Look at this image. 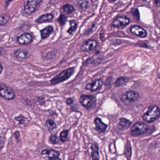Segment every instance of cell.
Listing matches in <instances>:
<instances>
[{
	"label": "cell",
	"instance_id": "3",
	"mask_svg": "<svg viewBox=\"0 0 160 160\" xmlns=\"http://www.w3.org/2000/svg\"><path fill=\"white\" fill-rule=\"evenodd\" d=\"M139 97V94L137 92L131 90L124 94L121 97V100L124 105H129L136 102Z\"/></svg>",
	"mask_w": 160,
	"mask_h": 160
},
{
	"label": "cell",
	"instance_id": "5",
	"mask_svg": "<svg viewBox=\"0 0 160 160\" xmlns=\"http://www.w3.org/2000/svg\"><path fill=\"white\" fill-rule=\"evenodd\" d=\"M148 130L147 124L143 122H137L133 126L131 130V134L133 136L141 135L146 133Z\"/></svg>",
	"mask_w": 160,
	"mask_h": 160
},
{
	"label": "cell",
	"instance_id": "31",
	"mask_svg": "<svg viewBox=\"0 0 160 160\" xmlns=\"http://www.w3.org/2000/svg\"><path fill=\"white\" fill-rule=\"evenodd\" d=\"M132 13L133 14V15L134 16V17L136 18L139 19V11L138 10L136 9H133L132 10Z\"/></svg>",
	"mask_w": 160,
	"mask_h": 160
},
{
	"label": "cell",
	"instance_id": "15",
	"mask_svg": "<svg viewBox=\"0 0 160 160\" xmlns=\"http://www.w3.org/2000/svg\"><path fill=\"white\" fill-rule=\"evenodd\" d=\"M41 154L42 155H46L49 159L51 158L59 157L60 155L59 152L52 149H45L42 150L41 152Z\"/></svg>",
	"mask_w": 160,
	"mask_h": 160
},
{
	"label": "cell",
	"instance_id": "37",
	"mask_svg": "<svg viewBox=\"0 0 160 160\" xmlns=\"http://www.w3.org/2000/svg\"><path fill=\"white\" fill-rule=\"evenodd\" d=\"M109 1H116V0H109Z\"/></svg>",
	"mask_w": 160,
	"mask_h": 160
},
{
	"label": "cell",
	"instance_id": "20",
	"mask_svg": "<svg viewBox=\"0 0 160 160\" xmlns=\"http://www.w3.org/2000/svg\"><path fill=\"white\" fill-rule=\"evenodd\" d=\"M53 18V16L51 14H47L46 15L41 16L38 17L36 21L38 23L46 22L52 20Z\"/></svg>",
	"mask_w": 160,
	"mask_h": 160
},
{
	"label": "cell",
	"instance_id": "33",
	"mask_svg": "<svg viewBox=\"0 0 160 160\" xmlns=\"http://www.w3.org/2000/svg\"><path fill=\"white\" fill-rule=\"evenodd\" d=\"M48 160H62L59 157H55L51 158L48 159Z\"/></svg>",
	"mask_w": 160,
	"mask_h": 160
},
{
	"label": "cell",
	"instance_id": "24",
	"mask_svg": "<svg viewBox=\"0 0 160 160\" xmlns=\"http://www.w3.org/2000/svg\"><path fill=\"white\" fill-rule=\"evenodd\" d=\"M125 155L128 160H130V158L132 155V148L130 143L129 141L128 142L126 146V149H125Z\"/></svg>",
	"mask_w": 160,
	"mask_h": 160
},
{
	"label": "cell",
	"instance_id": "9",
	"mask_svg": "<svg viewBox=\"0 0 160 160\" xmlns=\"http://www.w3.org/2000/svg\"><path fill=\"white\" fill-rule=\"evenodd\" d=\"M130 23L129 19L126 16H118L112 22V25L116 27H121L126 26Z\"/></svg>",
	"mask_w": 160,
	"mask_h": 160
},
{
	"label": "cell",
	"instance_id": "22",
	"mask_svg": "<svg viewBox=\"0 0 160 160\" xmlns=\"http://www.w3.org/2000/svg\"><path fill=\"white\" fill-rule=\"evenodd\" d=\"M46 126L49 132H51L56 127L55 122L53 120H47L46 122Z\"/></svg>",
	"mask_w": 160,
	"mask_h": 160
},
{
	"label": "cell",
	"instance_id": "7",
	"mask_svg": "<svg viewBox=\"0 0 160 160\" xmlns=\"http://www.w3.org/2000/svg\"><path fill=\"white\" fill-rule=\"evenodd\" d=\"M80 102L83 107L87 110H90L95 103V98L91 96L83 95L80 97Z\"/></svg>",
	"mask_w": 160,
	"mask_h": 160
},
{
	"label": "cell",
	"instance_id": "4",
	"mask_svg": "<svg viewBox=\"0 0 160 160\" xmlns=\"http://www.w3.org/2000/svg\"><path fill=\"white\" fill-rule=\"evenodd\" d=\"M0 96L6 100H11L16 97V94L12 88L0 82Z\"/></svg>",
	"mask_w": 160,
	"mask_h": 160
},
{
	"label": "cell",
	"instance_id": "16",
	"mask_svg": "<svg viewBox=\"0 0 160 160\" xmlns=\"http://www.w3.org/2000/svg\"><path fill=\"white\" fill-rule=\"evenodd\" d=\"M131 124L132 122L129 120H127L125 118H121L120 119V122L118 123V127L119 129L124 130L128 129L131 126Z\"/></svg>",
	"mask_w": 160,
	"mask_h": 160
},
{
	"label": "cell",
	"instance_id": "6",
	"mask_svg": "<svg viewBox=\"0 0 160 160\" xmlns=\"http://www.w3.org/2000/svg\"><path fill=\"white\" fill-rule=\"evenodd\" d=\"M41 1L42 0H27L24 5L25 12L29 15L33 13Z\"/></svg>",
	"mask_w": 160,
	"mask_h": 160
},
{
	"label": "cell",
	"instance_id": "27",
	"mask_svg": "<svg viewBox=\"0 0 160 160\" xmlns=\"http://www.w3.org/2000/svg\"><path fill=\"white\" fill-rule=\"evenodd\" d=\"M68 133V131L67 130H63V131L60 133L59 137H60V140H62V142H65L67 140Z\"/></svg>",
	"mask_w": 160,
	"mask_h": 160
},
{
	"label": "cell",
	"instance_id": "30",
	"mask_svg": "<svg viewBox=\"0 0 160 160\" xmlns=\"http://www.w3.org/2000/svg\"><path fill=\"white\" fill-rule=\"evenodd\" d=\"M67 20V17L65 16H64L63 15H61L60 16H59V18L58 21H59V23L60 25H64L65 24Z\"/></svg>",
	"mask_w": 160,
	"mask_h": 160
},
{
	"label": "cell",
	"instance_id": "14",
	"mask_svg": "<svg viewBox=\"0 0 160 160\" xmlns=\"http://www.w3.org/2000/svg\"><path fill=\"white\" fill-rule=\"evenodd\" d=\"M94 123L96 125V130L99 133H103L105 132L107 129V124L103 122L102 120L99 118H96L94 120Z\"/></svg>",
	"mask_w": 160,
	"mask_h": 160
},
{
	"label": "cell",
	"instance_id": "26",
	"mask_svg": "<svg viewBox=\"0 0 160 160\" xmlns=\"http://www.w3.org/2000/svg\"><path fill=\"white\" fill-rule=\"evenodd\" d=\"M126 81V78L124 77H121L117 79L115 81V86L116 87L121 86L123 85Z\"/></svg>",
	"mask_w": 160,
	"mask_h": 160
},
{
	"label": "cell",
	"instance_id": "38",
	"mask_svg": "<svg viewBox=\"0 0 160 160\" xmlns=\"http://www.w3.org/2000/svg\"><path fill=\"white\" fill-rule=\"evenodd\" d=\"M1 51H2V49L1 48H0V53H1Z\"/></svg>",
	"mask_w": 160,
	"mask_h": 160
},
{
	"label": "cell",
	"instance_id": "32",
	"mask_svg": "<svg viewBox=\"0 0 160 160\" xmlns=\"http://www.w3.org/2000/svg\"><path fill=\"white\" fill-rule=\"evenodd\" d=\"M73 100L72 98H68L67 100V103L68 105H71L73 103Z\"/></svg>",
	"mask_w": 160,
	"mask_h": 160
},
{
	"label": "cell",
	"instance_id": "35",
	"mask_svg": "<svg viewBox=\"0 0 160 160\" xmlns=\"http://www.w3.org/2000/svg\"><path fill=\"white\" fill-rule=\"evenodd\" d=\"M155 3L157 4V5L158 6H160V0H155Z\"/></svg>",
	"mask_w": 160,
	"mask_h": 160
},
{
	"label": "cell",
	"instance_id": "28",
	"mask_svg": "<svg viewBox=\"0 0 160 160\" xmlns=\"http://www.w3.org/2000/svg\"><path fill=\"white\" fill-rule=\"evenodd\" d=\"M63 10L66 12L68 13H71L74 10V8L73 6L70 4H66L63 6Z\"/></svg>",
	"mask_w": 160,
	"mask_h": 160
},
{
	"label": "cell",
	"instance_id": "36",
	"mask_svg": "<svg viewBox=\"0 0 160 160\" xmlns=\"http://www.w3.org/2000/svg\"><path fill=\"white\" fill-rule=\"evenodd\" d=\"M3 66L1 65V63H0V74H1V72L3 71Z\"/></svg>",
	"mask_w": 160,
	"mask_h": 160
},
{
	"label": "cell",
	"instance_id": "29",
	"mask_svg": "<svg viewBox=\"0 0 160 160\" xmlns=\"http://www.w3.org/2000/svg\"><path fill=\"white\" fill-rule=\"evenodd\" d=\"M50 140L51 142L53 143V144H57L59 142V138L57 135H54L51 136L50 137Z\"/></svg>",
	"mask_w": 160,
	"mask_h": 160
},
{
	"label": "cell",
	"instance_id": "21",
	"mask_svg": "<svg viewBox=\"0 0 160 160\" xmlns=\"http://www.w3.org/2000/svg\"><path fill=\"white\" fill-rule=\"evenodd\" d=\"M15 119L17 121L19 122V124L23 126H27L29 123V121L28 120V118L23 115H19L18 116L15 117Z\"/></svg>",
	"mask_w": 160,
	"mask_h": 160
},
{
	"label": "cell",
	"instance_id": "34",
	"mask_svg": "<svg viewBox=\"0 0 160 160\" xmlns=\"http://www.w3.org/2000/svg\"><path fill=\"white\" fill-rule=\"evenodd\" d=\"M12 1V0H6V1H5V5H6L5 6H6V7H7L9 3H10V1Z\"/></svg>",
	"mask_w": 160,
	"mask_h": 160
},
{
	"label": "cell",
	"instance_id": "13",
	"mask_svg": "<svg viewBox=\"0 0 160 160\" xmlns=\"http://www.w3.org/2000/svg\"><path fill=\"white\" fill-rule=\"evenodd\" d=\"M33 38L29 34H24L17 38V41L21 44H29L32 42Z\"/></svg>",
	"mask_w": 160,
	"mask_h": 160
},
{
	"label": "cell",
	"instance_id": "17",
	"mask_svg": "<svg viewBox=\"0 0 160 160\" xmlns=\"http://www.w3.org/2000/svg\"><path fill=\"white\" fill-rule=\"evenodd\" d=\"M91 156L92 160H99V147L96 144H93L91 146Z\"/></svg>",
	"mask_w": 160,
	"mask_h": 160
},
{
	"label": "cell",
	"instance_id": "8",
	"mask_svg": "<svg viewBox=\"0 0 160 160\" xmlns=\"http://www.w3.org/2000/svg\"><path fill=\"white\" fill-rule=\"evenodd\" d=\"M15 57L20 60H23L30 57L31 53L30 51L25 49H18L14 52Z\"/></svg>",
	"mask_w": 160,
	"mask_h": 160
},
{
	"label": "cell",
	"instance_id": "23",
	"mask_svg": "<svg viewBox=\"0 0 160 160\" xmlns=\"http://www.w3.org/2000/svg\"><path fill=\"white\" fill-rule=\"evenodd\" d=\"M10 16L9 15H3L0 16V26H4L10 20Z\"/></svg>",
	"mask_w": 160,
	"mask_h": 160
},
{
	"label": "cell",
	"instance_id": "25",
	"mask_svg": "<svg viewBox=\"0 0 160 160\" xmlns=\"http://www.w3.org/2000/svg\"><path fill=\"white\" fill-rule=\"evenodd\" d=\"M70 28L68 30L67 32L70 34H72L74 31L77 29V24L75 21L74 20H71L70 21Z\"/></svg>",
	"mask_w": 160,
	"mask_h": 160
},
{
	"label": "cell",
	"instance_id": "2",
	"mask_svg": "<svg viewBox=\"0 0 160 160\" xmlns=\"http://www.w3.org/2000/svg\"><path fill=\"white\" fill-rule=\"evenodd\" d=\"M74 72H75V69L74 68H70L66 70H64L60 74L53 78L51 81V83L52 84L55 85L63 82L69 79V78L74 74Z\"/></svg>",
	"mask_w": 160,
	"mask_h": 160
},
{
	"label": "cell",
	"instance_id": "10",
	"mask_svg": "<svg viewBox=\"0 0 160 160\" xmlns=\"http://www.w3.org/2000/svg\"><path fill=\"white\" fill-rule=\"evenodd\" d=\"M103 83L101 79L94 80L91 83H88L86 86V89L91 91H95L98 90L102 86Z\"/></svg>",
	"mask_w": 160,
	"mask_h": 160
},
{
	"label": "cell",
	"instance_id": "11",
	"mask_svg": "<svg viewBox=\"0 0 160 160\" xmlns=\"http://www.w3.org/2000/svg\"><path fill=\"white\" fill-rule=\"evenodd\" d=\"M97 46V42L96 40H89L84 42L81 46V51H89L95 49Z\"/></svg>",
	"mask_w": 160,
	"mask_h": 160
},
{
	"label": "cell",
	"instance_id": "1",
	"mask_svg": "<svg viewBox=\"0 0 160 160\" xmlns=\"http://www.w3.org/2000/svg\"><path fill=\"white\" fill-rule=\"evenodd\" d=\"M160 116L159 107L156 105H151L149 107L147 112L144 114L142 118L148 123H152L158 120Z\"/></svg>",
	"mask_w": 160,
	"mask_h": 160
},
{
	"label": "cell",
	"instance_id": "18",
	"mask_svg": "<svg viewBox=\"0 0 160 160\" xmlns=\"http://www.w3.org/2000/svg\"><path fill=\"white\" fill-rule=\"evenodd\" d=\"M53 32V27L48 26L40 31L41 36L42 39L48 38Z\"/></svg>",
	"mask_w": 160,
	"mask_h": 160
},
{
	"label": "cell",
	"instance_id": "12",
	"mask_svg": "<svg viewBox=\"0 0 160 160\" xmlns=\"http://www.w3.org/2000/svg\"><path fill=\"white\" fill-rule=\"evenodd\" d=\"M131 32L140 38H145L147 36V32L144 29L138 25H133L130 28Z\"/></svg>",
	"mask_w": 160,
	"mask_h": 160
},
{
	"label": "cell",
	"instance_id": "19",
	"mask_svg": "<svg viewBox=\"0 0 160 160\" xmlns=\"http://www.w3.org/2000/svg\"><path fill=\"white\" fill-rule=\"evenodd\" d=\"M78 5L83 10H86L91 6L92 1L91 0H78Z\"/></svg>",
	"mask_w": 160,
	"mask_h": 160
}]
</instances>
